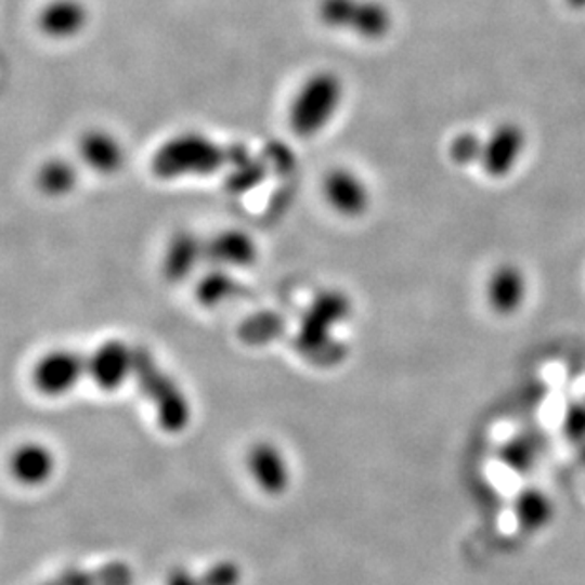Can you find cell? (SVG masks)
Segmentation results:
<instances>
[{"instance_id": "obj_1", "label": "cell", "mask_w": 585, "mask_h": 585, "mask_svg": "<svg viewBox=\"0 0 585 585\" xmlns=\"http://www.w3.org/2000/svg\"><path fill=\"white\" fill-rule=\"evenodd\" d=\"M247 158L250 156L240 146L224 148L199 133H182L159 146L151 167L159 179L173 181L188 174L217 173L227 164L237 166Z\"/></svg>"}, {"instance_id": "obj_2", "label": "cell", "mask_w": 585, "mask_h": 585, "mask_svg": "<svg viewBox=\"0 0 585 585\" xmlns=\"http://www.w3.org/2000/svg\"><path fill=\"white\" fill-rule=\"evenodd\" d=\"M133 374L144 396L156 405L161 428L173 434L184 430L190 420L188 400L143 347H136L133 353Z\"/></svg>"}, {"instance_id": "obj_3", "label": "cell", "mask_w": 585, "mask_h": 585, "mask_svg": "<svg viewBox=\"0 0 585 585\" xmlns=\"http://www.w3.org/2000/svg\"><path fill=\"white\" fill-rule=\"evenodd\" d=\"M343 98V86L334 73H316L301 86L290 106V128L298 136H313L326 128Z\"/></svg>"}, {"instance_id": "obj_4", "label": "cell", "mask_w": 585, "mask_h": 585, "mask_svg": "<svg viewBox=\"0 0 585 585\" xmlns=\"http://www.w3.org/2000/svg\"><path fill=\"white\" fill-rule=\"evenodd\" d=\"M318 17L332 29L351 30L359 37L377 40L392 27V15L377 0H321Z\"/></svg>"}, {"instance_id": "obj_5", "label": "cell", "mask_w": 585, "mask_h": 585, "mask_svg": "<svg viewBox=\"0 0 585 585\" xmlns=\"http://www.w3.org/2000/svg\"><path fill=\"white\" fill-rule=\"evenodd\" d=\"M351 311V303L347 296L336 290L324 292L313 301L309 308L308 315L301 323L300 334L296 338V347L306 359H311L321 349L332 343V326H336L339 321H343Z\"/></svg>"}, {"instance_id": "obj_6", "label": "cell", "mask_w": 585, "mask_h": 585, "mask_svg": "<svg viewBox=\"0 0 585 585\" xmlns=\"http://www.w3.org/2000/svg\"><path fill=\"white\" fill-rule=\"evenodd\" d=\"M526 135L518 123L506 121L485 139V148L481 156V167L489 177H506L518 166L519 158L525 151Z\"/></svg>"}, {"instance_id": "obj_7", "label": "cell", "mask_w": 585, "mask_h": 585, "mask_svg": "<svg viewBox=\"0 0 585 585\" xmlns=\"http://www.w3.org/2000/svg\"><path fill=\"white\" fill-rule=\"evenodd\" d=\"M83 372H88V361L82 354L55 351L38 362L35 368V385L48 396H60L80 381Z\"/></svg>"}, {"instance_id": "obj_8", "label": "cell", "mask_w": 585, "mask_h": 585, "mask_svg": "<svg viewBox=\"0 0 585 585\" xmlns=\"http://www.w3.org/2000/svg\"><path fill=\"white\" fill-rule=\"evenodd\" d=\"M133 353L121 341H108L88 361V374L101 389L116 390L133 374Z\"/></svg>"}, {"instance_id": "obj_9", "label": "cell", "mask_w": 585, "mask_h": 585, "mask_svg": "<svg viewBox=\"0 0 585 585\" xmlns=\"http://www.w3.org/2000/svg\"><path fill=\"white\" fill-rule=\"evenodd\" d=\"M324 195L346 217H359L368 209L369 192L356 174L347 169L332 171L324 181Z\"/></svg>"}, {"instance_id": "obj_10", "label": "cell", "mask_w": 585, "mask_h": 585, "mask_svg": "<svg viewBox=\"0 0 585 585\" xmlns=\"http://www.w3.org/2000/svg\"><path fill=\"white\" fill-rule=\"evenodd\" d=\"M88 22V10L80 0H53L38 15V27L48 37H75Z\"/></svg>"}, {"instance_id": "obj_11", "label": "cell", "mask_w": 585, "mask_h": 585, "mask_svg": "<svg viewBox=\"0 0 585 585\" xmlns=\"http://www.w3.org/2000/svg\"><path fill=\"white\" fill-rule=\"evenodd\" d=\"M525 275L516 265H500L489 281L487 296L491 308L496 313H514L525 300Z\"/></svg>"}, {"instance_id": "obj_12", "label": "cell", "mask_w": 585, "mask_h": 585, "mask_svg": "<svg viewBox=\"0 0 585 585\" xmlns=\"http://www.w3.org/2000/svg\"><path fill=\"white\" fill-rule=\"evenodd\" d=\"M248 466L256 483L268 493H283L288 485L285 458L271 443H258L248 455Z\"/></svg>"}, {"instance_id": "obj_13", "label": "cell", "mask_w": 585, "mask_h": 585, "mask_svg": "<svg viewBox=\"0 0 585 585\" xmlns=\"http://www.w3.org/2000/svg\"><path fill=\"white\" fill-rule=\"evenodd\" d=\"M80 154L86 166L98 173H116L123 164L120 143L105 131H88L80 139Z\"/></svg>"}, {"instance_id": "obj_14", "label": "cell", "mask_w": 585, "mask_h": 585, "mask_svg": "<svg viewBox=\"0 0 585 585\" xmlns=\"http://www.w3.org/2000/svg\"><path fill=\"white\" fill-rule=\"evenodd\" d=\"M203 256L227 265H248L256 260L255 240L239 230L218 233L203 247Z\"/></svg>"}, {"instance_id": "obj_15", "label": "cell", "mask_w": 585, "mask_h": 585, "mask_svg": "<svg viewBox=\"0 0 585 585\" xmlns=\"http://www.w3.org/2000/svg\"><path fill=\"white\" fill-rule=\"evenodd\" d=\"M203 247L199 240L192 233H179L167 247L166 258H164V273L169 281L179 283L182 278L188 277L194 271L195 263L199 262L203 256Z\"/></svg>"}, {"instance_id": "obj_16", "label": "cell", "mask_w": 585, "mask_h": 585, "mask_svg": "<svg viewBox=\"0 0 585 585\" xmlns=\"http://www.w3.org/2000/svg\"><path fill=\"white\" fill-rule=\"evenodd\" d=\"M12 472L22 483L40 485L52 476V453L38 443L22 445L12 457Z\"/></svg>"}, {"instance_id": "obj_17", "label": "cell", "mask_w": 585, "mask_h": 585, "mask_svg": "<svg viewBox=\"0 0 585 585\" xmlns=\"http://www.w3.org/2000/svg\"><path fill=\"white\" fill-rule=\"evenodd\" d=\"M516 518L526 531H541L554 518V504L538 489H526L516 500Z\"/></svg>"}, {"instance_id": "obj_18", "label": "cell", "mask_w": 585, "mask_h": 585, "mask_svg": "<svg viewBox=\"0 0 585 585\" xmlns=\"http://www.w3.org/2000/svg\"><path fill=\"white\" fill-rule=\"evenodd\" d=\"M285 332V321L277 313H256L243 321L239 326V339L247 346H268L281 338Z\"/></svg>"}, {"instance_id": "obj_19", "label": "cell", "mask_w": 585, "mask_h": 585, "mask_svg": "<svg viewBox=\"0 0 585 585\" xmlns=\"http://www.w3.org/2000/svg\"><path fill=\"white\" fill-rule=\"evenodd\" d=\"M38 188L48 195H65L76 186V169L67 159H50L37 174Z\"/></svg>"}, {"instance_id": "obj_20", "label": "cell", "mask_w": 585, "mask_h": 585, "mask_svg": "<svg viewBox=\"0 0 585 585\" xmlns=\"http://www.w3.org/2000/svg\"><path fill=\"white\" fill-rule=\"evenodd\" d=\"M235 292H237L235 278L230 277L224 271H212L209 275H205L197 286V300L207 308H214L218 303L230 300Z\"/></svg>"}, {"instance_id": "obj_21", "label": "cell", "mask_w": 585, "mask_h": 585, "mask_svg": "<svg viewBox=\"0 0 585 585\" xmlns=\"http://www.w3.org/2000/svg\"><path fill=\"white\" fill-rule=\"evenodd\" d=\"M483 148H485V141L465 131L460 135L455 136L450 144V158L453 159V164L457 166L466 167L473 166V164H481V156H483Z\"/></svg>"}, {"instance_id": "obj_22", "label": "cell", "mask_w": 585, "mask_h": 585, "mask_svg": "<svg viewBox=\"0 0 585 585\" xmlns=\"http://www.w3.org/2000/svg\"><path fill=\"white\" fill-rule=\"evenodd\" d=\"M265 177V166L255 159H243L237 164V169L230 174V179L225 182V188L232 194H245L247 190L255 188L256 184H260Z\"/></svg>"}, {"instance_id": "obj_23", "label": "cell", "mask_w": 585, "mask_h": 585, "mask_svg": "<svg viewBox=\"0 0 585 585\" xmlns=\"http://www.w3.org/2000/svg\"><path fill=\"white\" fill-rule=\"evenodd\" d=\"M503 457L514 470H526L533 463L534 447L525 440H514L506 445Z\"/></svg>"}, {"instance_id": "obj_24", "label": "cell", "mask_w": 585, "mask_h": 585, "mask_svg": "<svg viewBox=\"0 0 585 585\" xmlns=\"http://www.w3.org/2000/svg\"><path fill=\"white\" fill-rule=\"evenodd\" d=\"M98 585H133V572L126 563H108L95 572Z\"/></svg>"}, {"instance_id": "obj_25", "label": "cell", "mask_w": 585, "mask_h": 585, "mask_svg": "<svg viewBox=\"0 0 585 585\" xmlns=\"http://www.w3.org/2000/svg\"><path fill=\"white\" fill-rule=\"evenodd\" d=\"M240 572L233 563H218L210 569L202 580V585H237L239 584Z\"/></svg>"}, {"instance_id": "obj_26", "label": "cell", "mask_w": 585, "mask_h": 585, "mask_svg": "<svg viewBox=\"0 0 585 585\" xmlns=\"http://www.w3.org/2000/svg\"><path fill=\"white\" fill-rule=\"evenodd\" d=\"M567 432L571 438H584L585 435V405L576 404L567 415Z\"/></svg>"}, {"instance_id": "obj_27", "label": "cell", "mask_w": 585, "mask_h": 585, "mask_svg": "<svg viewBox=\"0 0 585 585\" xmlns=\"http://www.w3.org/2000/svg\"><path fill=\"white\" fill-rule=\"evenodd\" d=\"M60 585H98L95 574H88L83 571H67L57 578Z\"/></svg>"}, {"instance_id": "obj_28", "label": "cell", "mask_w": 585, "mask_h": 585, "mask_svg": "<svg viewBox=\"0 0 585 585\" xmlns=\"http://www.w3.org/2000/svg\"><path fill=\"white\" fill-rule=\"evenodd\" d=\"M169 585H202L199 580H195L194 576H190L188 572L177 571L171 574L169 578Z\"/></svg>"}, {"instance_id": "obj_29", "label": "cell", "mask_w": 585, "mask_h": 585, "mask_svg": "<svg viewBox=\"0 0 585 585\" xmlns=\"http://www.w3.org/2000/svg\"><path fill=\"white\" fill-rule=\"evenodd\" d=\"M567 4L574 8V10H582V8H585V0H567Z\"/></svg>"}, {"instance_id": "obj_30", "label": "cell", "mask_w": 585, "mask_h": 585, "mask_svg": "<svg viewBox=\"0 0 585 585\" xmlns=\"http://www.w3.org/2000/svg\"><path fill=\"white\" fill-rule=\"evenodd\" d=\"M46 585H60V582H57V580H55V582H52V584H46Z\"/></svg>"}]
</instances>
